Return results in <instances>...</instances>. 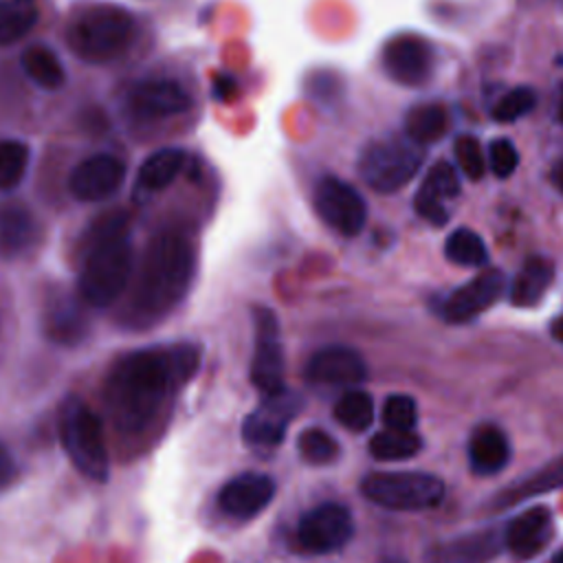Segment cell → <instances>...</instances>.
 Returning <instances> with one entry per match:
<instances>
[{
	"label": "cell",
	"mask_w": 563,
	"mask_h": 563,
	"mask_svg": "<svg viewBox=\"0 0 563 563\" xmlns=\"http://www.w3.org/2000/svg\"><path fill=\"white\" fill-rule=\"evenodd\" d=\"M200 365L194 343L136 347L119 354L103 376L101 398L119 438L141 440L158 427L176 389Z\"/></svg>",
	"instance_id": "1"
},
{
	"label": "cell",
	"mask_w": 563,
	"mask_h": 563,
	"mask_svg": "<svg viewBox=\"0 0 563 563\" xmlns=\"http://www.w3.org/2000/svg\"><path fill=\"white\" fill-rule=\"evenodd\" d=\"M196 268L194 246L176 229L156 233L139 262L121 323L130 330H147L163 321L187 295Z\"/></svg>",
	"instance_id": "2"
},
{
	"label": "cell",
	"mask_w": 563,
	"mask_h": 563,
	"mask_svg": "<svg viewBox=\"0 0 563 563\" xmlns=\"http://www.w3.org/2000/svg\"><path fill=\"white\" fill-rule=\"evenodd\" d=\"M132 266L134 255L128 216L112 211L97 218L81 244L77 273L79 299L95 310L114 306L130 286Z\"/></svg>",
	"instance_id": "3"
},
{
	"label": "cell",
	"mask_w": 563,
	"mask_h": 563,
	"mask_svg": "<svg viewBox=\"0 0 563 563\" xmlns=\"http://www.w3.org/2000/svg\"><path fill=\"white\" fill-rule=\"evenodd\" d=\"M132 29L130 11L110 2H92L68 20L66 42L77 57L103 64L125 51L132 40Z\"/></svg>",
	"instance_id": "4"
},
{
	"label": "cell",
	"mask_w": 563,
	"mask_h": 563,
	"mask_svg": "<svg viewBox=\"0 0 563 563\" xmlns=\"http://www.w3.org/2000/svg\"><path fill=\"white\" fill-rule=\"evenodd\" d=\"M57 433L66 457L86 479L101 484L110 477L103 422L79 396H66L59 405Z\"/></svg>",
	"instance_id": "5"
},
{
	"label": "cell",
	"mask_w": 563,
	"mask_h": 563,
	"mask_svg": "<svg viewBox=\"0 0 563 563\" xmlns=\"http://www.w3.org/2000/svg\"><path fill=\"white\" fill-rule=\"evenodd\" d=\"M363 495L387 510H429L444 499V482L418 471H376L363 477Z\"/></svg>",
	"instance_id": "6"
},
{
	"label": "cell",
	"mask_w": 563,
	"mask_h": 563,
	"mask_svg": "<svg viewBox=\"0 0 563 563\" xmlns=\"http://www.w3.org/2000/svg\"><path fill=\"white\" fill-rule=\"evenodd\" d=\"M422 150L409 139H376L358 158V174L367 187L380 194L402 189L422 165Z\"/></svg>",
	"instance_id": "7"
},
{
	"label": "cell",
	"mask_w": 563,
	"mask_h": 563,
	"mask_svg": "<svg viewBox=\"0 0 563 563\" xmlns=\"http://www.w3.org/2000/svg\"><path fill=\"white\" fill-rule=\"evenodd\" d=\"M301 409V398L292 394L288 387L264 394L260 405L244 418L242 422V440L249 449L262 453V451H275L292 418Z\"/></svg>",
	"instance_id": "8"
},
{
	"label": "cell",
	"mask_w": 563,
	"mask_h": 563,
	"mask_svg": "<svg viewBox=\"0 0 563 563\" xmlns=\"http://www.w3.org/2000/svg\"><path fill=\"white\" fill-rule=\"evenodd\" d=\"M253 358L251 383L260 394H275L286 387L284 383V347L277 314L266 306L253 308Z\"/></svg>",
	"instance_id": "9"
},
{
	"label": "cell",
	"mask_w": 563,
	"mask_h": 563,
	"mask_svg": "<svg viewBox=\"0 0 563 563\" xmlns=\"http://www.w3.org/2000/svg\"><path fill=\"white\" fill-rule=\"evenodd\" d=\"M312 205L319 218L341 235H356L365 227L367 205L363 196L336 176H323L314 185Z\"/></svg>",
	"instance_id": "10"
},
{
	"label": "cell",
	"mask_w": 563,
	"mask_h": 563,
	"mask_svg": "<svg viewBox=\"0 0 563 563\" xmlns=\"http://www.w3.org/2000/svg\"><path fill=\"white\" fill-rule=\"evenodd\" d=\"M354 534L350 510L336 501H323L301 515L297 526L299 543L314 554L341 550Z\"/></svg>",
	"instance_id": "11"
},
{
	"label": "cell",
	"mask_w": 563,
	"mask_h": 563,
	"mask_svg": "<svg viewBox=\"0 0 563 563\" xmlns=\"http://www.w3.org/2000/svg\"><path fill=\"white\" fill-rule=\"evenodd\" d=\"M433 46L413 33L394 35L380 51V64L389 79L400 86H422L433 73Z\"/></svg>",
	"instance_id": "12"
},
{
	"label": "cell",
	"mask_w": 563,
	"mask_h": 563,
	"mask_svg": "<svg viewBox=\"0 0 563 563\" xmlns=\"http://www.w3.org/2000/svg\"><path fill=\"white\" fill-rule=\"evenodd\" d=\"M86 303L79 295H70L64 288H51L42 301V330L46 339L62 347L79 345L90 330Z\"/></svg>",
	"instance_id": "13"
},
{
	"label": "cell",
	"mask_w": 563,
	"mask_h": 563,
	"mask_svg": "<svg viewBox=\"0 0 563 563\" xmlns=\"http://www.w3.org/2000/svg\"><path fill=\"white\" fill-rule=\"evenodd\" d=\"M125 178V165L112 154H95L77 163L68 176L70 194L81 202L110 198Z\"/></svg>",
	"instance_id": "14"
},
{
	"label": "cell",
	"mask_w": 563,
	"mask_h": 563,
	"mask_svg": "<svg viewBox=\"0 0 563 563\" xmlns=\"http://www.w3.org/2000/svg\"><path fill=\"white\" fill-rule=\"evenodd\" d=\"M275 479L266 473L246 471L231 477L218 493V508L233 519L260 515L275 497Z\"/></svg>",
	"instance_id": "15"
},
{
	"label": "cell",
	"mask_w": 563,
	"mask_h": 563,
	"mask_svg": "<svg viewBox=\"0 0 563 563\" xmlns=\"http://www.w3.org/2000/svg\"><path fill=\"white\" fill-rule=\"evenodd\" d=\"M506 290V277L499 268H486L462 284L442 306V314L451 323H464L488 310Z\"/></svg>",
	"instance_id": "16"
},
{
	"label": "cell",
	"mask_w": 563,
	"mask_h": 563,
	"mask_svg": "<svg viewBox=\"0 0 563 563\" xmlns=\"http://www.w3.org/2000/svg\"><path fill=\"white\" fill-rule=\"evenodd\" d=\"M306 376L314 385L347 387L365 380L367 367L356 350L345 345H328L310 356L306 365Z\"/></svg>",
	"instance_id": "17"
},
{
	"label": "cell",
	"mask_w": 563,
	"mask_h": 563,
	"mask_svg": "<svg viewBox=\"0 0 563 563\" xmlns=\"http://www.w3.org/2000/svg\"><path fill=\"white\" fill-rule=\"evenodd\" d=\"M554 532V519L550 508L532 506L519 512L504 532V543L517 561H528L543 552Z\"/></svg>",
	"instance_id": "18"
},
{
	"label": "cell",
	"mask_w": 563,
	"mask_h": 563,
	"mask_svg": "<svg viewBox=\"0 0 563 563\" xmlns=\"http://www.w3.org/2000/svg\"><path fill=\"white\" fill-rule=\"evenodd\" d=\"M128 106L141 119H163L189 110L191 99L172 79H147L130 90Z\"/></svg>",
	"instance_id": "19"
},
{
	"label": "cell",
	"mask_w": 563,
	"mask_h": 563,
	"mask_svg": "<svg viewBox=\"0 0 563 563\" xmlns=\"http://www.w3.org/2000/svg\"><path fill=\"white\" fill-rule=\"evenodd\" d=\"M457 194H460V178L453 165L440 161L429 169L422 185L418 187L413 207L420 218H424L435 227H442L449 220V209L444 202L453 200Z\"/></svg>",
	"instance_id": "20"
},
{
	"label": "cell",
	"mask_w": 563,
	"mask_h": 563,
	"mask_svg": "<svg viewBox=\"0 0 563 563\" xmlns=\"http://www.w3.org/2000/svg\"><path fill=\"white\" fill-rule=\"evenodd\" d=\"M468 464L477 475H495L510 460V442L497 424H479L468 438Z\"/></svg>",
	"instance_id": "21"
},
{
	"label": "cell",
	"mask_w": 563,
	"mask_h": 563,
	"mask_svg": "<svg viewBox=\"0 0 563 563\" xmlns=\"http://www.w3.org/2000/svg\"><path fill=\"white\" fill-rule=\"evenodd\" d=\"M37 240V224L24 205L0 207V257L13 260L29 253Z\"/></svg>",
	"instance_id": "22"
},
{
	"label": "cell",
	"mask_w": 563,
	"mask_h": 563,
	"mask_svg": "<svg viewBox=\"0 0 563 563\" xmlns=\"http://www.w3.org/2000/svg\"><path fill=\"white\" fill-rule=\"evenodd\" d=\"M554 279V266L545 257H530L523 262L510 286V301L519 308H530L545 295L548 286Z\"/></svg>",
	"instance_id": "23"
},
{
	"label": "cell",
	"mask_w": 563,
	"mask_h": 563,
	"mask_svg": "<svg viewBox=\"0 0 563 563\" xmlns=\"http://www.w3.org/2000/svg\"><path fill=\"white\" fill-rule=\"evenodd\" d=\"M185 165V152L178 147H163L145 158L136 174V187L143 194L161 191L169 187Z\"/></svg>",
	"instance_id": "24"
},
{
	"label": "cell",
	"mask_w": 563,
	"mask_h": 563,
	"mask_svg": "<svg viewBox=\"0 0 563 563\" xmlns=\"http://www.w3.org/2000/svg\"><path fill=\"white\" fill-rule=\"evenodd\" d=\"M449 130V114L440 103H418L405 117V134L418 145L438 143Z\"/></svg>",
	"instance_id": "25"
},
{
	"label": "cell",
	"mask_w": 563,
	"mask_h": 563,
	"mask_svg": "<svg viewBox=\"0 0 563 563\" xmlns=\"http://www.w3.org/2000/svg\"><path fill=\"white\" fill-rule=\"evenodd\" d=\"M22 68L24 73L42 88L46 90H57L64 86L66 81V73H64V66L59 62V57L55 55V51H51L48 46L44 44H35V46H29L24 53H22Z\"/></svg>",
	"instance_id": "26"
},
{
	"label": "cell",
	"mask_w": 563,
	"mask_h": 563,
	"mask_svg": "<svg viewBox=\"0 0 563 563\" xmlns=\"http://www.w3.org/2000/svg\"><path fill=\"white\" fill-rule=\"evenodd\" d=\"M35 0H0V46L22 40L37 24Z\"/></svg>",
	"instance_id": "27"
},
{
	"label": "cell",
	"mask_w": 563,
	"mask_h": 563,
	"mask_svg": "<svg viewBox=\"0 0 563 563\" xmlns=\"http://www.w3.org/2000/svg\"><path fill=\"white\" fill-rule=\"evenodd\" d=\"M420 449L422 440L416 431L385 429L369 440V455L380 462H402L418 455Z\"/></svg>",
	"instance_id": "28"
},
{
	"label": "cell",
	"mask_w": 563,
	"mask_h": 563,
	"mask_svg": "<svg viewBox=\"0 0 563 563\" xmlns=\"http://www.w3.org/2000/svg\"><path fill=\"white\" fill-rule=\"evenodd\" d=\"M374 416H376V409H374V400L367 391L363 389H350L345 391L336 405H334V418L339 424H343L345 429L358 433V431H365L372 427L374 422Z\"/></svg>",
	"instance_id": "29"
},
{
	"label": "cell",
	"mask_w": 563,
	"mask_h": 563,
	"mask_svg": "<svg viewBox=\"0 0 563 563\" xmlns=\"http://www.w3.org/2000/svg\"><path fill=\"white\" fill-rule=\"evenodd\" d=\"M444 255L457 264V266H468V268H479L486 264L488 260V249L484 244V240L479 238V233H475L473 229L460 227L455 229L446 242H444Z\"/></svg>",
	"instance_id": "30"
},
{
	"label": "cell",
	"mask_w": 563,
	"mask_h": 563,
	"mask_svg": "<svg viewBox=\"0 0 563 563\" xmlns=\"http://www.w3.org/2000/svg\"><path fill=\"white\" fill-rule=\"evenodd\" d=\"M29 165V145L18 139L0 141V191L15 189Z\"/></svg>",
	"instance_id": "31"
},
{
	"label": "cell",
	"mask_w": 563,
	"mask_h": 563,
	"mask_svg": "<svg viewBox=\"0 0 563 563\" xmlns=\"http://www.w3.org/2000/svg\"><path fill=\"white\" fill-rule=\"evenodd\" d=\"M297 451L303 462L323 466L339 457V442L328 431L319 427H310L297 435Z\"/></svg>",
	"instance_id": "32"
},
{
	"label": "cell",
	"mask_w": 563,
	"mask_h": 563,
	"mask_svg": "<svg viewBox=\"0 0 563 563\" xmlns=\"http://www.w3.org/2000/svg\"><path fill=\"white\" fill-rule=\"evenodd\" d=\"M383 422L385 429L413 431L418 422L416 400L407 394H391L383 405Z\"/></svg>",
	"instance_id": "33"
},
{
	"label": "cell",
	"mask_w": 563,
	"mask_h": 563,
	"mask_svg": "<svg viewBox=\"0 0 563 563\" xmlns=\"http://www.w3.org/2000/svg\"><path fill=\"white\" fill-rule=\"evenodd\" d=\"M537 103V95L532 88L521 86V88H512L510 92H506L493 108V119L499 123H510L517 121L519 117L528 114Z\"/></svg>",
	"instance_id": "34"
},
{
	"label": "cell",
	"mask_w": 563,
	"mask_h": 563,
	"mask_svg": "<svg viewBox=\"0 0 563 563\" xmlns=\"http://www.w3.org/2000/svg\"><path fill=\"white\" fill-rule=\"evenodd\" d=\"M453 152H455V161H457L460 169L466 174V178L479 180L484 176V172H486L484 150L475 136H471V134L457 136Z\"/></svg>",
	"instance_id": "35"
},
{
	"label": "cell",
	"mask_w": 563,
	"mask_h": 563,
	"mask_svg": "<svg viewBox=\"0 0 563 563\" xmlns=\"http://www.w3.org/2000/svg\"><path fill=\"white\" fill-rule=\"evenodd\" d=\"M488 165L497 178H508L519 165V152L508 139H495L488 145Z\"/></svg>",
	"instance_id": "36"
},
{
	"label": "cell",
	"mask_w": 563,
	"mask_h": 563,
	"mask_svg": "<svg viewBox=\"0 0 563 563\" xmlns=\"http://www.w3.org/2000/svg\"><path fill=\"white\" fill-rule=\"evenodd\" d=\"M18 477V462L7 449V444L0 440V490L9 488Z\"/></svg>",
	"instance_id": "37"
},
{
	"label": "cell",
	"mask_w": 563,
	"mask_h": 563,
	"mask_svg": "<svg viewBox=\"0 0 563 563\" xmlns=\"http://www.w3.org/2000/svg\"><path fill=\"white\" fill-rule=\"evenodd\" d=\"M211 90H213V97H216L218 101H229V99L235 95L238 84H235V79L229 77V75H216Z\"/></svg>",
	"instance_id": "38"
},
{
	"label": "cell",
	"mask_w": 563,
	"mask_h": 563,
	"mask_svg": "<svg viewBox=\"0 0 563 563\" xmlns=\"http://www.w3.org/2000/svg\"><path fill=\"white\" fill-rule=\"evenodd\" d=\"M550 178H552V183H554V187L563 194V161H559L554 167H552V172H550Z\"/></svg>",
	"instance_id": "39"
},
{
	"label": "cell",
	"mask_w": 563,
	"mask_h": 563,
	"mask_svg": "<svg viewBox=\"0 0 563 563\" xmlns=\"http://www.w3.org/2000/svg\"><path fill=\"white\" fill-rule=\"evenodd\" d=\"M550 330H552V334L563 343V317H556V319L552 321Z\"/></svg>",
	"instance_id": "40"
},
{
	"label": "cell",
	"mask_w": 563,
	"mask_h": 563,
	"mask_svg": "<svg viewBox=\"0 0 563 563\" xmlns=\"http://www.w3.org/2000/svg\"><path fill=\"white\" fill-rule=\"evenodd\" d=\"M559 121L563 123V95H561V103H559Z\"/></svg>",
	"instance_id": "41"
},
{
	"label": "cell",
	"mask_w": 563,
	"mask_h": 563,
	"mask_svg": "<svg viewBox=\"0 0 563 563\" xmlns=\"http://www.w3.org/2000/svg\"><path fill=\"white\" fill-rule=\"evenodd\" d=\"M552 563H563V550L552 559Z\"/></svg>",
	"instance_id": "42"
},
{
	"label": "cell",
	"mask_w": 563,
	"mask_h": 563,
	"mask_svg": "<svg viewBox=\"0 0 563 563\" xmlns=\"http://www.w3.org/2000/svg\"><path fill=\"white\" fill-rule=\"evenodd\" d=\"M387 563H405V561H400V559H391V561H387Z\"/></svg>",
	"instance_id": "43"
}]
</instances>
